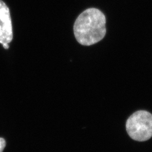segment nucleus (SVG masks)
Wrapping results in <instances>:
<instances>
[{
  "mask_svg": "<svg viewBox=\"0 0 152 152\" xmlns=\"http://www.w3.org/2000/svg\"><path fill=\"white\" fill-rule=\"evenodd\" d=\"M6 146V141L4 139L0 137V152H3Z\"/></svg>",
  "mask_w": 152,
  "mask_h": 152,
  "instance_id": "4",
  "label": "nucleus"
},
{
  "mask_svg": "<svg viewBox=\"0 0 152 152\" xmlns=\"http://www.w3.org/2000/svg\"><path fill=\"white\" fill-rule=\"evenodd\" d=\"M126 127L133 140L147 141L152 136V114L146 110L136 111L128 118Z\"/></svg>",
  "mask_w": 152,
  "mask_h": 152,
  "instance_id": "2",
  "label": "nucleus"
},
{
  "mask_svg": "<svg viewBox=\"0 0 152 152\" xmlns=\"http://www.w3.org/2000/svg\"><path fill=\"white\" fill-rule=\"evenodd\" d=\"M4 48L5 49H8L9 48V44H2Z\"/></svg>",
  "mask_w": 152,
  "mask_h": 152,
  "instance_id": "5",
  "label": "nucleus"
},
{
  "mask_svg": "<svg viewBox=\"0 0 152 152\" xmlns=\"http://www.w3.org/2000/svg\"><path fill=\"white\" fill-rule=\"evenodd\" d=\"M13 38L10 10L5 3L0 0V44H9Z\"/></svg>",
  "mask_w": 152,
  "mask_h": 152,
  "instance_id": "3",
  "label": "nucleus"
},
{
  "mask_svg": "<svg viewBox=\"0 0 152 152\" xmlns=\"http://www.w3.org/2000/svg\"><path fill=\"white\" fill-rule=\"evenodd\" d=\"M106 19L103 13L96 8H90L78 16L74 24L77 41L83 46L98 43L106 34Z\"/></svg>",
  "mask_w": 152,
  "mask_h": 152,
  "instance_id": "1",
  "label": "nucleus"
}]
</instances>
